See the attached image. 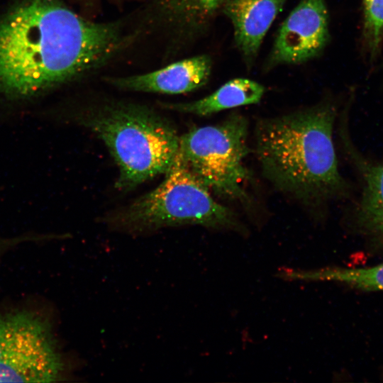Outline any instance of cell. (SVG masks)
I'll return each instance as SVG.
<instances>
[{
    "label": "cell",
    "mask_w": 383,
    "mask_h": 383,
    "mask_svg": "<svg viewBox=\"0 0 383 383\" xmlns=\"http://www.w3.org/2000/svg\"><path fill=\"white\" fill-rule=\"evenodd\" d=\"M129 40L118 21L87 20L60 0H23L0 21V93L26 98L84 77Z\"/></svg>",
    "instance_id": "1"
},
{
    "label": "cell",
    "mask_w": 383,
    "mask_h": 383,
    "mask_svg": "<svg viewBox=\"0 0 383 383\" xmlns=\"http://www.w3.org/2000/svg\"><path fill=\"white\" fill-rule=\"evenodd\" d=\"M335 110L321 104L260 121L255 152L265 177L305 204H319L341 192L333 142Z\"/></svg>",
    "instance_id": "2"
},
{
    "label": "cell",
    "mask_w": 383,
    "mask_h": 383,
    "mask_svg": "<svg viewBox=\"0 0 383 383\" xmlns=\"http://www.w3.org/2000/svg\"><path fill=\"white\" fill-rule=\"evenodd\" d=\"M78 122L108 148L119 169L116 187L131 190L171 167L179 136L164 117L148 106L116 102L90 110Z\"/></svg>",
    "instance_id": "3"
},
{
    "label": "cell",
    "mask_w": 383,
    "mask_h": 383,
    "mask_svg": "<svg viewBox=\"0 0 383 383\" xmlns=\"http://www.w3.org/2000/svg\"><path fill=\"white\" fill-rule=\"evenodd\" d=\"M107 222L115 229L129 233L184 225L246 231L230 209L214 200L178 152L159 186L107 218Z\"/></svg>",
    "instance_id": "4"
},
{
    "label": "cell",
    "mask_w": 383,
    "mask_h": 383,
    "mask_svg": "<svg viewBox=\"0 0 383 383\" xmlns=\"http://www.w3.org/2000/svg\"><path fill=\"white\" fill-rule=\"evenodd\" d=\"M248 122L233 114L222 123L194 128L179 136L178 153L211 192L245 201L250 173L244 165L249 152Z\"/></svg>",
    "instance_id": "5"
},
{
    "label": "cell",
    "mask_w": 383,
    "mask_h": 383,
    "mask_svg": "<svg viewBox=\"0 0 383 383\" xmlns=\"http://www.w3.org/2000/svg\"><path fill=\"white\" fill-rule=\"evenodd\" d=\"M328 38L326 0H301L279 28L267 65L305 63L322 53Z\"/></svg>",
    "instance_id": "6"
},
{
    "label": "cell",
    "mask_w": 383,
    "mask_h": 383,
    "mask_svg": "<svg viewBox=\"0 0 383 383\" xmlns=\"http://www.w3.org/2000/svg\"><path fill=\"white\" fill-rule=\"evenodd\" d=\"M211 69V57L201 55L174 62L150 72L108 77L106 81L125 91L184 94L204 86L209 79Z\"/></svg>",
    "instance_id": "7"
},
{
    "label": "cell",
    "mask_w": 383,
    "mask_h": 383,
    "mask_svg": "<svg viewBox=\"0 0 383 383\" xmlns=\"http://www.w3.org/2000/svg\"><path fill=\"white\" fill-rule=\"evenodd\" d=\"M287 0H225L221 6L230 20L234 40L246 66L254 64L263 39Z\"/></svg>",
    "instance_id": "8"
},
{
    "label": "cell",
    "mask_w": 383,
    "mask_h": 383,
    "mask_svg": "<svg viewBox=\"0 0 383 383\" xmlns=\"http://www.w3.org/2000/svg\"><path fill=\"white\" fill-rule=\"evenodd\" d=\"M56 345L49 323L30 311L0 313V361L22 352Z\"/></svg>",
    "instance_id": "9"
},
{
    "label": "cell",
    "mask_w": 383,
    "mask_h": 383,
    "mask_svg": "<svg viewBox=\"0 0 383 383\" xmlns=\"http://www.w3.org/2000/svg\"><path fill=\"white\" fill-rule=\"evenodd\" d=\"M64 368L57 344L41 347L0 361V382H55Z\"/></svg>",
    "instance_id": "10"
},
{
    "label": "cell",
    "mask_w": 383,
    "mask_h": 383,
    "mask_svg": "<svg viewBox=\"0 0 383 383\" xmlns=\"http://www.w3.org/2000/svg\"><path fill=\"white\" fill-rule=\"evenodd\" d=\"M224 1L153 0V14L175 38L187 39L204 27Z\"/></svg>",
    "instance_id": "11"
},
{
    "label": "cell",
    "mask_w": 383,
    "mask_h": 383,
    "mask_svg": "<svg viewBox=\"0 0 383 383\" xmlns=\"http://www.w3.org/2000/svg\"><path fill=\"white\" fill-rule=\"evenodd\" d=\"M265 88L249 79L236 78L228 81L210 95L186 103H162L164 108L174 111L209 116L228 109L258 103Z\"/></svg>",
    "instance_id": "12"
},
{
    "label": "cell",
    "mask_w": 383,
    "mask_h": 383,
    "mask_svg": "<svg viewBox=\"0 0 383 383\" xmlns=\"http://www.w3.org/2000/svg\"><path fill=\"white\" fill-rule=\"evenodd\" d=\"M279 275L284 279L302 281H331L364 291L383 292V262L357 268L328 267L316 270L284 269Z\"/></svg>",
    "instance_id": "13"
},
{
    "label": "cell",
    "mask_w": 383,
    "mask_h": 383,
    "mask_svg": "<svg viewBox=\"0 0 383 383\" xmlns=\"http://www.w3.org/2000/svg\"><path fill=\"white\" fill-rule=\"evenodd\" d=\"M360 220L369 230L383 229V163L370 168L360 209Z\"/></svg>",
    "instance_id": "14"
},
{
    "label": "cell",
    "mask_w": 383,
    "mask_h": 383,
    "mask_svg": "<svg viewBox=\"0 0 383 383\" xmlns=\"http://www.w3.org/2000/svg\"><path fill=\"white\" fill-rule=\"evenodd\" d=\"M365 28L371 49L377 48L383 34V0H363Z\"/></svg>",
    "instance_id": "15"
},
{
    "label": "cell",
    "mask_w": 383,
    "mask_h": 383,
    "mask_svg": "<svg viewBox=\"0 0 383 383\" xmlns=\"http://www.w3.org/2000/svg\"><path fill=\"white\" fill-rule=\"evenodd\" d=\"M24 240H28V238L25 239L23 237L15 238H11V239L0 238V251L8 246H11L12 245L16 244L19 242L23 241Z\"/></svg>",
    "instance_id": "16"
},
{
    "label": "cell",
    "mask_w": 383,
    "mask_h": 383,
    "mask_svg": "<svg viewBox=\"0 0 383 383\" xmlns=\"http://www.w3.org/2000/svg\"><path fill=\"white\" fill-rule=\"evenodd\" d=\"M379 233H382L383 235V229Z\"/></svg>",
    "instance_id": "17"
}]
</instances>
